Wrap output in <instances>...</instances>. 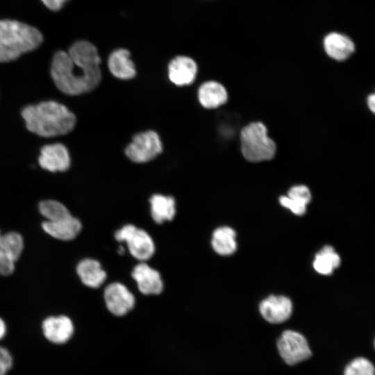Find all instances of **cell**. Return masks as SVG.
<instances>
[{
  "instance_id": "cell-1",
  "label": "cell",
  "mask_w": 375,
  "mask_h": 375,
  "mask_svg": "<svg viewBox=\"0 0 375 375\" xmlns=\"http://www.w3.org/2000/svg\"><path fill=\"white\" fill-rule=\"evenodd\" d=\"M101 58L88 41L74 42L68 51H57L52 59L51 76L57 88L67 95H79L94 90L99 83Z\"/></svg>"
},
{
  "instance_id": "cell-2",
  "label": "cell",
  "mask_w": 375,
  "mask_h": 375,
  "mask_svg": "<svg viewBox=\"0 0 375 375\" xmlns=\"http://www.w3.org/2000/svg\"><path fill=\"white\" fill-rule=\"evenodd\" d=\"M26 128L39 136L51 138L67 134L76 124V117L65 106L47 101L23 108Z\"/></svg>"
},
{
  "instance_id": "cell-3",
  "label": "cell",
  "mask_w": 375,
  "mask_h": 375,
  "mask_svg": "<svg viewBox=\"0 0 375 375\" xmlns=\"http://www.w3.org/2000/svg\"><path fill=\"white\" fill-rule=\"evenodd\" d=\"M42 42V35L35 27L15 20H0V62L17 60Z\"/></svg>"
},
{
  "instance_id": "cell-4",
  "label": "cell",
  "mask_w": 375,
  "mask_h": 375,
  "mask_svg": "<svg viewBox=\"0 0 375 375\" xmlns=\"http://www.w3.org/2000/svg\"><path fill=\"white\" fill-rule=\"evenodd\" d=\"M241 151L250 162L271 160L276 153V144L267 135V130L261 122H252L240 133Z\"/></svg>"
},
{
  "instance_id": "cell-5",
  "label": "cell",
  "mask_w": 375,
  "mask_h": 375,
  "mask_svg": "<svg viewBox=\"0 0 375 375\" xmlns=\"http://www.w3.org/2000/svg\"><path fill=\"white\" fill-rule=\"evenodd\" d=\"M278 353L285 364L295 366L310 359L312 355L306 337L299 331L286 329L276 342Z\"/></svg>"
},
{
  "instance_id": "cell-6",
  "label": "cell",
  "mask_w": 375,
  "mask_h": 375,
  "mask_svg": "<svg viewBox=\"0 0 375 375\" xmlns=\"http://www.w3.org/2000/svg\"><path fill=\"white\" fill-rule=\"evenodd\" d=\"M119 242H125L131 254L139 260L149 259L154 253L155 245L151 236L133 224H126L115 233Z\"/></svg>"
},
{
  "instance_id": "cell-7",
  "label": "cell",
  "mask_w": 375,
  "mask_h": 375,
  "mask_svg": "<svg viewBox=\"0 0 375 375\" xmlns=\"http://www.w3.org/2000/svg\"><path fill=\"white\" fill-rule=\"evenodd\" d=\"M162 145L158 135L147 131L135 135L125 150L126 156L133 162L142 163L155 158L162 152Z\"/></svg>"
},
{
  "instance_id": "cell-8",
  "label": "cell",
  "mask_w": 375,
  "mask_h": 375,
  "mask_svg": "<svg viewBox=\"0 0 375 375\" xmlns=\"http://www.w3.org/2000/svg\"><path fill=\"white\" fill-rule=\"evenodd\" d=\"M40 329L44 338L55 345L67 343L75 331L72 319L65 315L46 317L41 322Z\"/></svg>"
},
{
  "instance_id": "cell-9",
  "label": "cell",
  "mask_w": 375,
  "mask_h": 375,
  "mask_svg": "<svg viewBox=\"0 0 375 375\" xmlns=\"http://www.w3.org/2000/svg\"><path fill=\"white\" fill-rule=\"evenodd\" d=\"M103 297L109 312L117 317L126 315L135 303L134 295L120 283L109 284L104 290Z\"/></svg>"
},
{
  "instance_id": "cell-10",
  "label": "cell",
  "mask_w": 375,
  "mask_h": 375,
  "mask_svg": "<svg viewBox=\"0 0 375 375\" xmlns=\"http://www.w3.org/2000/svg\"><path fill=\"white\" fill-rule=\"evenodd\" d=\"M258 310L267 322L279 324L290 319L292 314L293 305L287 297L270 295L260 303Z\"/></svg>"
},
{
  "instance_id": "cell-11",
  "label": "cell",
  "mask_w": 375,
  "mask_h": 375,
  "mask_svg": "<svg viewBox=\"0 0 375 375\" xmlns=\"http://www.w3.org/2000/svg\"><path fill=\"white\" fill-rule=\"evenodd\" d=\"M38 162L42 169L51 172L66 171L71 164L68 150L60 143L42 147Z\"/></svg>"
},
{
  "instance_id": "cell-12",
  "label": "cell",
  "mask_w": 375,
  "mask_h": 375,
  "mask_svg": "<svg viewBox=\"0 0 375 375\" xmlns=\"http://www.w3.org/2000/svg\"><path fill=\"white\" fill-rule=\"evenodd\" d=\"M132 277L136 281L140 292L144 294H158L162 291L163 283L160 274L144 262L134 267Z\"/></svg>"
},
{
  "instance_id": "cell-13",
  "label": "cell",
  "mask_w": 375,
  "mask_h": 375,
  "mask_svg": "<svg viewBox=\"0 0 375 375\" xmlns=\"http://www.w3.org/2000/svg\"><path fill=\"white\" fill-rule=\"evenodd\" d=\"M197 72V66L194 60L184 56L175 57L168 65L169 78L178 86L191 84L195 79Z\"/></svg>"
},
{
  "instance_id": "cell-14",
  "label": "cell",
  "mask_w": 375,
  "mask_h": 375,
  "mask_svg": "<svg viewBox=\"0 0 375 375\" xmlns=\"http://www.w3.org/2000/svg\"><path fill=\"white\" fill-rule=\"evenodd\" d=\"M42 230L56 239L69 241L74 239L80 233L81 222L72 215L69 217L50 222L44 220L41 224Z\"/></svg>"
},
{
  "instance_id": "cell-15",
  "label": "cell",
  "mask_w": 375,
  "mask_h": 375,
  "mask_svg": "<svg viewBox=\"0 0 375 375\" xmlns=\"http://www.w3.org/2000/svg\"><path fill=\"white\" fill-rule=\"evenodd\" d=\"M324 47L327 55L338 61L348 58L354 51L353 41L338 33H331L324 40Z\"/></svg>"
},
{
  "instance_id": "cell-16",
  "label": "cell",
  "mask_w": 375,
  "mask_h": 375,
  "mask_svg": "<svg viewBox=\"0 0 375 375\" xmlns=\"http://www.w3.org/2000/svg\"><path fill=\"white\" fill-rule=\"evenodd\" d=\"M108 65L111 74L120 79H131L136 74L134 63L130 58V53L124 49L112 51L108 58Z\"/></svg>"
},
{
  "instance_id": "cell-17",
  "label": "cell",
  "mask_w": 375,
  "mask_h": 375,
  "mask_svg": "<svg viewBox=\"0 0 375 375\" xmlns=\"http://www.w3.org/2000/svg\"><path fill=\"white\" fill-rule=\"evenodd\" d=\"M198 98L206 108H216L228 100L225 88L218 82L210 81L203 83L198 91Z\"/></svg>"
},
{
  "instance_id": "cell-18",
  "label": "cell",
  "mask_w": 375,
  "mask_h": 375,
  "mask_svg": "<svg viewBox=\"0 0 375 375\" xmlns=\"http://www.w3.org/2000/svg\"><path fill=\"white\" fill-rule=\"evenodd\" d=\"M76 272L82 283L88 287H99L106 278V273L94 259L86 258L78 262Z\"/></svg>"
},
{
  "instance_id": "cell-19",
  "label": "cell",
  "mask_w": 375,
  "mask_h": 375,
  "mask_svg": "<svg viewBox=\"0 0 375 375\" xmlns=\"http://www.w3.org/2000/svg\"><path fill=\"white\" fill-rule=\"evenodd\" d=\"M311 194L306 185H295L290 189L287 196L279 199L280 203L293 213L301 215L306 211V206L310 201Z\"/></svg>"
},
{
  "instance_id": "cell-20",
  "label": "cell",
  "mask_w": 375,
  "mask_h": 375,
  "mask_svg": "<svg viewBox=\"0 0 375 375\" xmlns=\"http://www.w3.org/2000/svg\"><path fill=\"white\" fill-rule=\"evenodd\" d=\"M149 201L151 215L155 222L162 224L174 218L176 214V203L172 197L153 194Z\"/></svg>"
},
{
  "instance_id": "cell-21",
  "label": "cell",
  "mask_w": 375,
  "mask_h": 375,
  "mask_svg": "<svg viewBox=\"0 0 375 375\" xmlns=\"http://www.w3.org/2000/svg\"><path fill=\"white\" fill-rule=\"evenodd\" d=\"M235 232L228 226L217 228L212 234V246L217 253L227 256L233 253L237 249Z\"/></svg>"
},
{
  "instance_id": "cell-22",
  "label": "cell",
  "mask_w": 375,
  "mask_h": 375,
  "mask_svg": "<svg viewBox=\"0 0 375 375\" xmlns=\"http://www.w3.org/2000/svg\"><path fill=\"white\" fill-rule=\"evenodd\" d=\"M340 258L334 249L329 245L324 247L316 253L313 262L314 269L324 275L331 274L340 266Z\"/></svg>"
},
{
  "instance_id": "cell-23",
  "label": "cell",
  "mask_w": 375,
  "mask_h": 375,
  "mask_svg": "<svg viewBox=\"0 0 375 375\" xmlns=\"http://www.w3.org/2000/svg\"><path fill=\"white\" fill-rule=\"evenodd\" d=\"M38 208L46 221L53 222L72 216L69 210L63 203L53 199L41 201Z\"/></svg>"
},
{
  "instance_id": "cell-24",
  "label": "cell",
  "mask_w": 375,
  "mask_h": 375,
  "mask_svg": "<svg viewBox=\"0 0 375 375\" xmlns=\"http://www.w3.org/2000/svg\"><path fill=\"white\" fill-rule=\"evenodd\" d=\"M1 244L4 255L16 262L23 252L24 239L19 233L10 231L2 234Z\"/></svg>"
},
{
  "instance_id": "cell-25",
  "label": "cell",
  "mask_w": 375,
  "mask_h": 375,
  "mask_svg": "<svg viewBox=\"0 0 375 375\" xmlns=\"http://www.w3.org/2000/svg\"><path fill=\"white\" fill-rule=\"evenodd\" d=\"M344 375H375V367L368 359L357 358L345 367Z\"/></svg>"
},
{
  "instance_id": "cell-26",
  "label": "cell",
  "mask_w": 375,
  "mask_h": 375,
  "mask_svg": "<svg viewBox=\"0 0 375 375\" xmlns=\"http://www.w3.org/2000/svg\"><path fill=\"white\" fill-rule=\"evenodd\" d=\"M14 366V357L11 351L0 344V375H8Z\"/></svg>"
},
{
  "instance_id": "cell-27",
  "label": "cell",
  "mask_w": 375,
  "mask_h": 375,
  "mask_svg": "<svg viewBox=\"0 0 375 375\" xmlns=\"http://www.w3.org/2000/svg\"><path fill=\"white\" fill-rule=\"evenodd\" d=\"M43 3L50 10H58L65 5L68 0H41Z\"/></svg>"
},
{
  "instance_id": "cell-28",
  "label": "cell",
  "mask_w": 375,
  "mask_h": 375,
  "mask_svg": "<svg viewBox=\"0 0 375 375\" xmlns=\"http://www.w3.org/2000/svg\"><path fill=\"white\" fill-rule=\"evenodd\" d=\"M8 326L6 321L0 316V341L3 340L7 335Z\"/></svg>"
},
{
  "instance_id": "cell-29",
  "label": "cell",
  "mask_w": 375,
  "mask_h": 375,
  "mask_svg": "<svg viewBox=\"0 0 375 375\" xmlns=\"http://www.w3.org/2000/svg\"><path fill=\"white\" fill-rule=\"evenodd\" d=\"M367 106L369 110L375 114V93L372 94L367 97Z\"/></svg>"
},
{
  "instance_id": "cell-30",
  "label": "cell",
  "mask_w": 375,
  "mask_h": 375,
  "mask_svg": "<svg viewBox=\"0 0 375 375\" xmlns=\"http://www.w3.org/2000/svg\"><path fill=\"white\" fill-rule=\"evenodd\" d=\"M1 238H2V233H1V231H0V259H2V258H8V259H10L8 258V257H6L3 252V250H2V244H1ZM13 261V260H12Z\"/></svg>"
},
{
  "instance_id": "cell-31",
  "label": "cell",
  "mask_w": 375,
  "mask_h": 375,
  "mask_svg": "<svg viewBox=\"0 0 375 375\" xmlns=\"http://www.w3.org/2000/svg\"><path fill=\"white\" fill-rule=\"evenodd\" d=\"M124 248L120 247L119 250V253H124Z\"/></svg>"
},
{
  "instance_id": "cell-32",
  "label": "cell",
  "mask_w": 375,
  "mask_h": 375,
  "mask_svg": "<svg viewBox=\"0 0 375 375\" xmlns=\"http://www.w3.org/2000/svg\"><path fill=\"white\" fill-rule=\"evenodd\" d=\"M374 348H375V340H374Z\"/></svg>"
}]
</instances>
